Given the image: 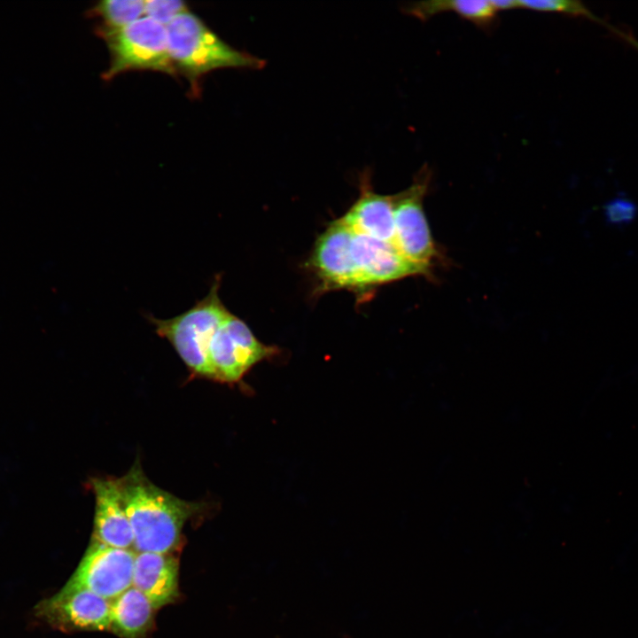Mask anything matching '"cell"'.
Returning a JSON list of instances; mask_svg holds the SVG:
<instances>
[{"label": "cell", "mask_w": 638, "mask_h": 638, "mask_svg": "<svg viewBox=\"0 0 638 638\" xmlns=\"http://www.w3.org/2000/svg\"><path fill=\"white\" fill-rule=\"evenodd\" d=\"M117 481L136 550L166 554L175 549L185 523L200 505L154 485L138 462Z\"/></svg>", "instance_id": "1"}, {"label": "cell", "mask_w": 638, "mask_h": 638, "mask_svg": "<svg viewBox=\"0 0 638 638\" xmlns=\"http://www.w3.org/2000/svg\"><path fill=\"white\" fill-rule=\"evenodd\" d=\"M166 28L173 66L176 73L190 81L193 94L198 95V81L203 75L214 69H260L265 64L262 59L229 45L190 12L175 18Z\"/></svg>", "instance_id": "2"}, {"label": "cell", "mask_w": 638, "mask_h": 638, "mask_svg": "<svg viewBox=\"0 0 638 638\" xmlns=\"http://www.w3.org/2000/svg\"><path fill=\"white\" fill-rule=\"evenodd\" d=\"M217 275L207 294L186 311L167 319L148 315L155 332L175 349L191 376L213 380L209 346L222 321L230 314L219 296Z\"/></svg>", "instance_id": "3"}, {"label": "cell", "mask_w": 638, "mask_h": 638, "mask_svg": "<svg viewBox=\"0 0 638 638\" xmlns=\"http://www.w3.org/2000/svg\"><path fill=\"white\" fill-rule=\"evenodd\" d=\"M97 34L110 52V65L102 75L106 81L131 70L177 74L168 52L167 28L151 18L115 29L99 26Z\"/></svg>", "instance_id": "4"}, {"label": "cell", "mask_w": 638, "mask_h": 638, "mask_svg": "<svg viewBox=\"0 0 638 638\" xmlns=\"http://www.w3.org/2000/svg\"><path fill=\"white\" fill-rule=\"evenodd\" d=\"M432 178V171L424 164L411 185L393 195V244L405 258L430 276L434 263L441 257L423 206Z\"/></svg>", "instance_id": "5"}, {"label": "cell", "mask_w": 638, "mask_h": 638, "mask_svg": "<svg viewBox=\"0 0 638 638\" xmlns=\"http://www.w3.org/2000/svg\"><path fill=\"white\" fill-rule=\"evenodd\" d=\"M277 353V348L261 342L248 325L233 314L220 324L209 346L213 380L239 382L260 362Z\"/></svg>", "instance_id": "6"}, {"label": "cell", "mask_w": 638, "mask_h": 638, "mask_svg": "<svg viewBox=\"0 0 638 638\" xmlns=\"http://www.w3.org/2000/svg\"><path fill=\"white\" fill-rule=\"evenodd\" d=\"M136 555L92 541L64 587L85 589L112 601L132 586Z\"/></svg>", "instance_id": "7"}, {"label": "cell", "mask_w": 638, "mask_h": 638, "mask_svg": "<svg viewBox=\"0 0 638 638\" xmlns=\"http://www.w3.org/2000/svg\"><path fill=\"white\" fill-rule=\"evenodd\" d=\"M111 602L85 589L63 587L33 608L34 619L62 632L110 630Z\"/></svg>", "instance_id": "8"}, {"label": "cell", "mask_w": 638, "mask_h": 638, "mask_svg": "<svg viewBox=\"0 0 638 638\" xmlns=\"http://www.w3.org/2000/svg\"><path fill=\"white\" fill-rule=\"evenodd\" d=\"M351 250L357 290L412 276H430L405 258L393 243L354 232Z\"/></svg>", "instance_id": "9"}, {"label": "cell", "mask_w": 638, "mask_h": 638, "mask_svg": "<svg viewBox=\"0 0 638 638\" xmlns=\"http://www.w3.org/2000/svg\"><path fill=\"white\" fill-rule=\"evenodd\" d=\"M353 234L340 218L331 222L317 238L309 263L322 289L357 290L351 250Z\"/></svg>", "instance_id": "10"}, {"label": "cell", "mask_w": 638, "mask_h": 638, "mask_svg": "<svg viewBox=\"0 0 638 638\" xmlns=\"http://www.w3.org/2000/svg\"><path fill=\"white\" fill-rule=\"evenodd\" d=\"M90 485L96 503L92 541L129 549L134 546V535L117 478H94Z\"/></svg>", "instance_id": "11"}, {"label": "cell", "mask_w": 638, "mask_h": 638, "mask_svg": "<svg viewBox=\"0 0 638 638\" xmlns=\"http://www.w3.org/2000/svg\"><path fill=\"white\" fill-rule=\"evenodd\" d=\"M359 184V197L342 219L355 233L393 243V195L374 191L368 170L360 176Z\"/></svg>", "instance_id": "12"}, {"label": "cell", "mask_w": 638, "mask_h": 638, "mask_svg": "<svg viewBox=\"0 0 638 638\" xmlns=\"http://www.w3.org/2000/svg\"><path fill=\"white\" fill-rule=\"evenodd\" d=\"M132 586L159 609L178 596V562L169 553L139 552L136 555Z\"/></svg>", "instance_id": "13"}, {"label": "cell", "mask_w": 638, "mask_h": 638, "mask_svg": "<svg viewBox=\"0 0 638 638\" xmlns=\"http://www.w3.org/2000/svg\"><path fill=\"white\" fill-rule=\"evenodd\" d=\"M148 598L131 586L110 606V630L121 638H143L152 625L153 611Z\"/></svg>", "instance_id": "14"}, {"label": "cell", "mask_w": 638, "mask_h": 638, "mask_svg": "<svg viewBox=\"0 0 638 638\" xmlns=\"http://www.w3.org/2000/svg\"><path fill=\"white\" fill-rule=\"evenodd\" d=\"M405 11L422 20L444 12H453L483 29H489L495 24L499 12L492 0L421 1L410 4Z\"/></svg>", "instance_id": "15"}, {"label": "cell", "mask_w": 638, "mask_h": 638, "mask_svg": "<svg viewBox=\"0 0 638 638\" xmlns=\"http://www.w3.org/2000/svg\"><path fill=\"white\" fill-rule=\"evenodd\" d=\"M144 13V1L142 0H104L98 2L89 12L90 17L99 18L105 28H120L139 19Z\"/></svg>", "instance_id": "16"}, {"label": "cell", "mask_w": 638, "mask_h": 638, "mask_svg": "<svg viewBox=\"0 0 638 638\" xmlns=\"http://www.w3.org/2000/svg\"><path fill=\"white\" fill-rule=\"evenodd\" d=\"M517 8L546 12H558L573 17H583L604 24L580 1L522 0L517 1Z\"/></svg>", "instance_id": "17"}, {"label": "cell", "mask_w": 638, "mask_h": 638, "mask_svg": "<svg viewBox=\"0 0 638 638\" xmlns=\"http://www.w3.org/2000/svg\"><path fill=\"white\" fill-rule=\"evenodd\" d=\"M186 12H189L186 3L180 0L144 1V13L147 17L165 27Z\"/></svg>", "instance_id": "18"}, {"label": "cell", "mask_w": 638, "mask_h": 638, "mask_svg": "<svg viewBox=\"0 0 638 638\" xmlns=\"http://www.w3.org/2000/svg\"><path fill=\"white\" fill-rule=\"evenodd\" d=\"M606 221L612 225L630 223L637 214V206L626 198H614L603 206Z\"/></svg>", "instance_id": "19"}, {"label": "cell", "mask_w": 638, "mask_h": 638, "mask_svg": "<svg viewBox=\"0 0 638 638\" xmlns=\"http://www.w3.org/2000/svg\"><path fill=\"white\" fill-rule=\"evenodd\" d=\"M611 30L619 36L622 37L626 42L633 45L638 51V40H636L631 34L625 33L612 27Z\"/></svg>", "instance_id": "20"}]
</instances>
